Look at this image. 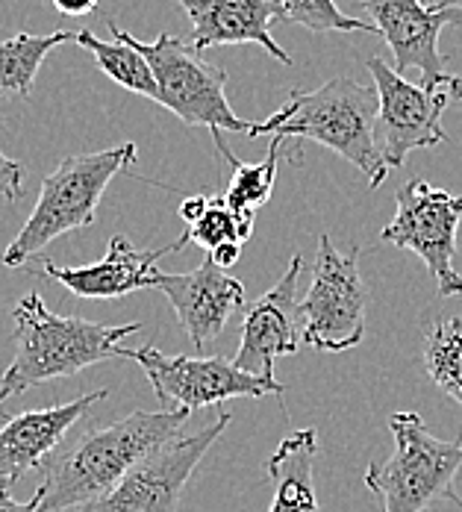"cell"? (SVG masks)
<instances>
[{
    "mask_svg": "<svg viewBox=\"0 0 462 512\" xmlns=\"http://www.w3.org/2000/svg\"><path fill=\"white\" fill-rule=\"evenodd\" d=\"M457 507H460V512H462V498H460V501H457Z\"/></svg>",
    "mask_w": 462,
    "mask_h": 512,
    "instance_id": "1f68e13d",
    "label": "cell"
},
{
    "mask_svg": "<svg viewBox=\"0 0 462 512\" xmlns=\"http://www.w3.org/2000/svg\"><path fill=\"white\" fill-rule=\"evenodd\" d=\"M77 30H56V33H15L0 42V98H30L36 74L48 53L65 42H74Z\"/></svg>",
    "mask_w": 462,
    "mask_h": 512,
    "instance_id": "d6986e66",
    "label": "cell"
},
{
    "mask_svg": "<svg viewBox=\"0 0 462 512\" xmlns=\"http://www.w3.org/2000/svg\"><path fill=\"white\" fill-rule=\"evenodd\" d=\"M283 154H286V139L271 136V148H268V156L262 162L251 165V162H239L236 156H230L227 162L233 165V174H230L227 192L221 195L224 204L230 206L233 212H239V215L257 218V212L268 204V198L274 192L277 165H280Z\"/></svg>",
    "mask_w": 462,
    "mask_h": 512,
    "instance_id": "44dd1931",
    "label": "cell"
},
{
    "mask_svg": "<svg viewBox=\"0 0 462 512\" xmlns=\"http://www.w3.org/2000/svg\"><path fill=\"white\" fill-rule=\"evenodd\" d=\"M283 18L307 27L309 33H377L371 21L351 18L336 0H277Z\"/></svg>",
    "mask_w": 462,
    "mask_h": 512,
    "instance_id": "cb8c5ba5",
    "label": "cell"
},
{
    "mask_svg": "<svg viewBox=\"0 0 462 512\" xmlns=\"http://www.w3.org/2000/svg\"><path fill=\"white\" fill-rule=\"evenodd\" d=\"M389 430L395 436L392 457L371 462L362 477L383 512H424L436 501L457 504L454 477L462 468V439H436L418 412L389 415Z\"/></svg>",
    "mask_w": 462,
    "mask_h": 512,
    "instance_id": "8992f818",
    "label": "cell"
},
{
    "mask_svg": "<svg viewBox=\"0 0 462 512\" xmlns=\"http://www.w3.org/2000/svg\"><path fill=\"white\" fill-rule=\"evenodd\" d=\"M109 33L130 45L139 56L148 59L154 71L159 106L171 109L186 127H209L218 145V154L230 159V151L221 139V130L251 136L254 124L239 118L227 101V71L206 62L201 53L171 33H159L156 42H139L127 30H121L112 18H106Z\"/></svg>",
    "mask_w": 462,
    "mask_h": 512,
    "instance_id": "5b68a950",
    "label": "cell"
},
{
    "mask_svg": "<svg viewBox=\"0 0 462 512\" xmlns=\"http://www.w3.org/2000/svg\"><path fill=\"white\" fill-rule=\"evenodd\" d=\"M74 42L95 56L98 68H101L112 83H118L127 92L145 95V98L159 103V89H156L154 71H151L148 59L139 56L130 45H124L118 39L103 42V39L95 36V30H77V39Z\"/></svg>",
    "mask_w": 462,
    "mask_h": 512,
    "instance_id": "ffe728a7",
    "label": "cell"
},
{
    "mask_svg": "<svg viewBox=\"0 0 462 512\" xmlns=\"http://www.w3.org/2000/svg\"><path fill=\"white\" fill-rule=\"evenodd\" d=\"M206 206H209V195H195V198H186V201L180 204V218L186 221V227L195 224V221H201Z\"/></svg>",
    "mask_w": 462,
    "mask_h": 512,
    "instance_id": "484cf974",
    "label": "cell"
},
{
    "mask_svg": "<svg viewBox=\"0 0 462 512\" xmlns=\"http://www.w3.org/2000/svg\"><path fill=\"white\" fill-rule=\"evenodd\" d=\"M368 301L371 295L362 280L360 251L342 254L324 233L318 239L307 298L301 301L304 342L327 354L357 348L365 336Z\"/></svg>",
    "mask_w": 462,
    "mask_h": 512,
    "instance_id": "52a82bcc",
    "label": "cell"
},
{
    "mask_svg": "<svg viewBox=\"0 0 462 512\" xmlns=\"http://www.w3.org/2000/svg\"><path fill=\"white\" fill-rule=\"evenodd\" d=\"M448 92H451V98L462 101V77H451V83H448Z\"/></svg>",
    "mask_w": 462,
    "mask_h": 512,
    "instance_id": "4dcf8cb0",
    "label": "cell"
},
{
    "mask_svg": "<svg viewBox=\"0 0 462 512\" xmlns=\"http://www.w3.org/2000/svg\"><path fill=\"white\" fill-rule=\"evenodd\" d=\"M301 271H304V259L292 256L286 274L248 307L242 321V345L233 359L236 368L262 380H277L274 362L298 354L304 342V315L298 298Z\"/></svg>",
    "mask_w": 462,
    "mask_h": 512,
    "instance_id": "4fadbf2b",
    "label": "cell"
},
{
    "mask_svg": "<svg viewBox=\"0 0 462 512\" xmlns=\"http://www.w3.org/2000/svg\"><path fill=\"white\" fill-rule=\"evenodd\" d=\"M186 418V410H136L121 421L65 439L42 465V483L30 498L36 512L77 510L103 498L154 448L183 433Z\"/></svg>",
    "mask_w": 462,
    "mask_h": 512,
    "instance_id": "6da1fadb",
    "label": "cell"
},
{
    "mask_svg": "<svg viewBox=\"0 0 462 512\" xmlns=\"http://www.w3.org/2000/svg\"><path fill=\"white\" fill-rule=\"evenodd\" d=\"M24 180H27V168L0 151V198L9 201V204L18 201L21 189H24Z\"/></svg>",
    "mask_w": 462,
    "mask_h": 512,
    "instance_id": "d4e9b609",
    "label": "cell"
},
{
    "mask_svg": "<svg viewBox=\"0 0 462 512\" xmlns=\"http://www.w3.org/2000/svg\"><path fill=\"white\" fill-rule=\"evenodd\" d=\"M180 6L195 27L192 48L198 53L221 45H259L277 62L292 65V56L271 36L274 21L283 18L277 0H180Z\"/></svg>",
    "mask_w": 462,
    "mask_h": 512,
    "instance_id": "e0dca14e",
    "label": "cell"
},
{
    "mask_svg": "<svg viewBox=\"0 0 462 512\" xmlns=\"http://www.w3.org/2000/svg\"><path fill=\"white\" fill-rule=\"evenodd\" d=\"M251 233H254V218L233 212L230 206L224 204V198L218 195V198H209V206L201 215V221L189 224L186 233L171 245V251L177 254L186 245H198V248H204L206 254H212L215 248H221L227 242L242 245L245 239H251Z\"/></svg>",
    "mask_w": 462,
    "mask_h": 512,
    "instance_id": "603a6c76",
    "label": "cell"
},
{
    "mask_svg": "<svg viewBox=\"0 0 462 512\" xmlns=\"http://www.w3.org/2000/svg\"><path fill=\"white\" fill-rule=\"evenodd\" d=\"M395 201H398L395 218L380 230V239L386 245L421 256L442 298L462 295V277L454 268L457 233L462 221L460 195H451L415 177L398 189Z\"/></svg>",
    "mask_w": 462,
    "mask_h": 512,
    "instance_id": "9c48e42d",
    "label": "cell"
},
{
    "mask_svg": "<svg viewBox=\"0 0 462 512\" xmlns=\"http://www.w3.org/2000/svg\"><path fill=\"white\" fill-rule=\"evenodd\" d=\"M154 289L168 298V304L174 307L183 330L189 333L198 351H204L212 339H218L230 315L245 307L242 280L230 277L209 256L189 274L156 271Z\"/></svg>",
    "mask_w": 462,
    "mask_h": 512,
    "instance_id": "9a60e30c",
    "label": "cell"
},
{
    "mask_svg": "<svg viewBox=\"0 0 462 512\" xmlns=\"http://www.w3.org/2000/svg\"><path fill=\"white\" fill-rule=\"evenodd\" d=\"M318 454V433L298 430L286 436L265 462L274 495L268 512H318L312 465Z\"/></svg>",
    "mask_w": 462,
    "mask_h": 512,
    "instance_id": "ac0fdd59",
    "label": "cell"
},
{
    "mask_svg": "<svg viewBox=\"0 0 462 512\" xmlns=\"http://www.w3.org/2000/svg\"><path fill=\"white\" fill-rule=\"evenodd\" d=\"M239 256H242V245H239V242H227V245L215 248V251L209 254V259H212L218 268H230V265L239 262Z\"/></svg>",
    "mask_w": 462,
    "mask_h": 512,
    "instance_id": "83f0119b",
    "label": "cell"
},
{
    "mask_svg": "<svg viewBox=\"0 0 462 512\" xmlns=\"http://www.w3.org/2000/svg\"><path fill=\"white\" fill-rule=\"evenodd\" d=\"M433 9H457L462 12V0H436V3H430Z\"/></svg>",
    "mask_w": 462,
    "mask_h": 512,
    "instance_id": "f546056e",
    "label": "cell"
},
{
    "mask_svg": "<svg viewBox=\"0 0 462 512\" xmlns=\"http://www.w3.org/2000/svg\"><path fill=\"white\" fill-rule=\"evenodd\" d=\"M377 36L386 39L395 56V71L404 77L410 68L421 71L424 89H445L451 74L439 53V33L448 24H462L457 9H433L421 0H362Z\"/></svg>",
    "mask_w": 462,
    "mask_h": 512,
    "instance_id": "7c38bea8",
    "label": "cell"
},
{
    "mask_svg": "<svg viewBox=\"0 0 462 512\" xmlns=\"http://www.w3.org/2000/svg\"><path fill=\"white\" fill-rule=\"evenodd\" d=\"M427 377L462 407V318L451 315L430 327L424 339Z\"/></svg>",
    "mask_w": 462,
    "mask_h": 512,
    "instance_id": "7402d4cb",
    "label": "cell"
},
{
    "mask_svg": "<svg viewBox=\"0 0 462 512\" xmlns=\"http://www.w3.org/2000/svg\"><path fill=\"white\" fill-rule=\"evenodd\" d=\"M53 9L62 12V15H89L98 9L101 0H51Z\"/></svg>",
    "mask_w": 462,
    "mask_h": 512,
    "instance_id": "4316f807",
    "label": "cell"
},
{
    "mask_svg": "<svg viewBox=\"0 0 462 512\" xmlns=\"http://www.w3.org/2000/svg\"><path fill=\"white\" fill-rule=\"evenodd\" d=\"M365 68L374 77V89L380 101L374 136L386 168H401L412 151L436 148L448 139L442 127V115L451 101L448 86L445 89L415 86L404 80L392 65H386V59L380 56H368Z\"/></svg>",
    "mask_w": 462,
    "mask_h": 512,
    "instance_id": "8fae6325",
    "label": "cell"
},
{
    "mask_svg": "<svg viewBox=\"0 0 462 512\" xmlns=\"http://www.w3.org/2000/svg\"><path fill=\"white\" fill-rule=\"evenodd\" d=\"M103 398H109V389L89 392L71 404H59L48 410L3 415L0 421V495H9V489L27 471L51 460L56 448L68 439V430Z\"/></svg>",
    "mask_w": 462,
    "mask_h": 512,
    "instance_id": "5bb4252c",
    "label": "cell"
},
{
    "mask_svg": "<svg viewBox=\"0 0 462 512\" xmlns=\"http://www.w3.org/2000/svg\"><path fill=\"white\" fill-rule=\"evenodd\" d=\"M230 421L233 415L221 412L198 433H177L174 439L154 448L112 492L86 507L65 512H177L189 477L212 442H218V436L230 427Z\"/></svg>",
    "mask_w": 462,
    "mask_h": 512,
    "instance_id": "30bf717a",
    "label": "cell"
},
{
    "mask_svg": "<svg viewBox=\"0 0 462 512\" xmlns=\"http://www.w3.org/2000/svg\"><path fill=\"white\" fill-rule=\"evenodd\" d=\"M0 512H36V507H33V501L21 504L9 495H0Z\"/></svg>",
    "mask_w": 462,
    "mask_h": 512,
    "instance_id": "f1b7e54d",
    "label": "cell"
},
{
    "mask_svg": "<svg viewBox=\"0 0 462 512\" xmlns=\"http://www.w3.org/2000/svg\"><path fill=\"white\" fill-rule=\"evenodd\" d=\"M12 321L15 357L0 377V404L39 383L74 377L95 362L121 357V342L142 330V324H95L74 315H56L36 292L15 304Z\"/></svg>",
    "mask_w": 462,
    "mask_h": 512,
    "instance_id": "7a4b0ae2",
    "label": "cell"
},
{
    "mask_svg": "<svg viewBox=\"0 0 462 512\" xmlns=\"http://www.w3.org/2000/svg\"><path fill=\"white\" fill-rule=\"evenodd\" d=\"M174 254L171 248H156V251H139L127 236H112L106 256L95 265H80V268H62L51 259H42L36 268H27L36 277H51L59 286H65L74 298L86 301H115L130 292L154 289L156 262L162 256Z\"/></svg>",
    "mask_w": 462,
    "mask_h": 512,
    "instance_id": "2e32d148",
    "label": "cell"
},
{
    "mask_svg": "<svg viewBox=\"0 0 462 512\" xmlns=\"http://www.w3.org/2000/svg\"><path fill=\"white\" fill-rule=\"evenodd\" d=\"M133 162H136V145L130 142L95 154L65 156L45 177L30 218L3 251V265L27 268V262L42 254L59 236L92 227L106 186L112 183L115 174H121Z\"/></svg>",
    "mask_w": 462,
    "mask_h": 512,
    "instance_id": "277c9868",
    "label": "cell"
},
{
    "mask_svg": "<svg viewBox=\"0 0 462 512\" xmlns=\"http://www.w3.org/2000/svg\"><path fill=\"white\" fill-rule=\"evenodd\" d=\"M124 359H136L151 380L156 401L165 412H192L215 407L233 398H265L283 395L277 380H262L227 357H189L177 354L168 357L156 351L154 345L145 348H124Z\"/></svg>",
    "mask_w": 462,
    "mask_h": 512,
    "instance_id": "ba28073f",
    "label": "cell"
},
{
    "mask_svg": "<svg viewBox=\"0 0 462 512\" xmlns=\"http://www.w3.org/2000/svg\"><path fill=\"white\" fill-rule=\"evenodd\" d=\"M377 89L357 83L351 77H333L312 92H289L286 103L254 124L251 139L280 136L298 142H315L351 165H357L368 177V186L377 189L389 177V168L377 148Z\"/></svg>",
    "mask_w": 462,
    "mask_h": 512,
    "instance_id": "3957f363",
    "label": "cell"
}]
</instances>
